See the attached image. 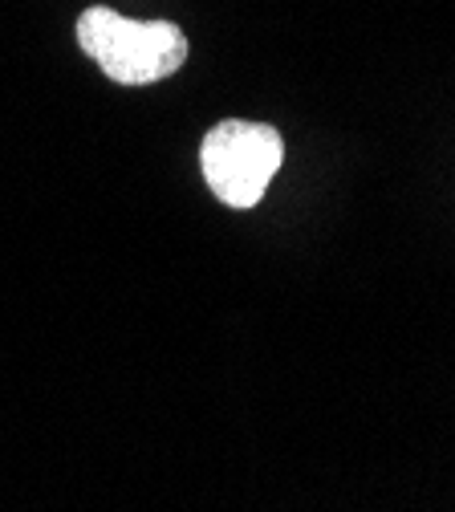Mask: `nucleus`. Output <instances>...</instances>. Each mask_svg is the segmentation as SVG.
Segmentation results:
<instances>
[{
	"label": "nucleus",
	"mask_w": 455,
	"mask_h": 512,
	"mask_svg": "<svg viewBox=\"0 0 455 512\" xmlns=\"http://www.w3.org/2000/svg\"><path fill=\"white\" fill-rule=\"evenodd\" d=\"M78 41L94 66L122 86H151L187 61V37L171 21H130L106 5L78 17Z\"/></svg>",
	"instance_id": "f257e3e1"
},
{
	"label": "nucleus",
	"mask_w": 455,
	"mask_h": 512,
	"mask_svg": "<svg viewBox=\"0 0 455 512\" xmlns=\"http://www.w3.org/2000/svg\"><path fill=\"white\" fill-rule=\"evenodd\" d=\"M281 159H285V143L273 126L244 118L216 122L200 147L204 179L216 191V200L228 208H252L265 200Z\"/></svg>",
	"instance_id": "f03ea898"
}]
</instances>
